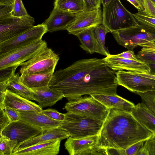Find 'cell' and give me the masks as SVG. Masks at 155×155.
<instances>
[{
  "label": "cell",
  "instance_id": "836d02e7",
  "mask_svg": "<svg viewBox=\"0 0 155 155\" xmlns=\"http://www.w3.org/2000/svg\"><path fill=\"white\" fill-rule=\"evenodd\" d=\"M137 59L146 63H155V53L152 51L141 50L136 55Z\"/></svg>",
  "mask_w": 155,
  "mask_h": 155
},
{
  "label": "cell",
  "instance_id": "8fae6325",
  "mask_svg": "<svg viewBox=\"0 0 155 155\" xmlns=\"http://www.w3.org/2000/svg\"><path fill=\"white\" fill-rule=\"evenodd\" d=\"M34 18L29 15L22 17L12 16L0 19V43L9 40L34 26Z\"/></svg>",
  "mask_w": 155,
  "mask_h": 155
},
{
  "label": "cell",
  "instance_id": "7bdbcfd3",
  "mask_svg": "<svg viewBox=\"0 0 155 155\" xmlns=\"http://www.w3.org/2000/svg\"><path fill=\"white\" fill-rule=\"evenodd\" d=\"M133 5L139 11H143L144 7L142 0H127Z\"/></svg>",
  "mask_w": 155,
  "mask_h": 155
},
{
  "label": "cell",
  "instance_id": "7a4b0ae2",
  "mask_svg": "<svg viewBox=\"0 0 155 155\" xmlns=\"http://www.w3.org/2000/svg\"><path fill=\"white\" fill-rule=\"evenodd\" d=\"M98 135V148L125 150L137 142L146 141L153 134L131 113L113 108L110 109Z\"/></svg>",
  "mask_w": 155,
  "mask_h": 155
},
{
  "label": "cell",
  "instance_id": "6da1fadb",
  "mask_svg": "<svg viewBox=\"0 0 155 155\" xmlns=\"http://www.w3.org/2000/svg\"><path fill=\"white\" fill-rule=\"evenodd\" d=\"M116 72L103 59H80L54 73L49 86L62 92L68 101L85 95L116 94Z\"/></svg>",
  "mask_w": 155,
  "mask_h": 155
},
{
  "label": "cell",
  "instance_id": "f6af8a7d",
  "mask_svg": "<svg viewBox=\"0 0 155 155\" xmlns=\"http://www.w3.org/2000/svg\"><path fill=\"white\" fill-rule=\"evenodd\" d=\"M140 46L143 48L155 47V40L153 41L141 45Z\"/></svg>",
  "mask_w": 155,
  "mask_h": 155
},
{
  "label": "cell",
  "instance_id": "4dcf8cb0",
  "mask_svg": "<svg viewBox=\"0 0 155 155\" xmlns=\"http://www.w3.org/2000/svg\"><path fill=\"white\" fill-rule=\"evenodd\" d=\"M11 15L12 16L17 17H22L29 15L22 0H14Z\"/></svg>",
  "mask_w": 155,
  "mask_h": 155
},
{
  "label": "cell",
  "instance_id": "f546056e",
  "mask_svg": "<svg viewBox=\"0 0 155 155\" xmlns=\"http://www.w3.org/2000/svg\"><path fill=\"white\" fill-rule=\"evenodd\" d=\"M141 97L142 101L155 115V91H151L144 93H135Z\"/></svg>",
  "mask_w": 155,
  "mask_h": 155
},
{
  "label": "cell",
  "instance_id": "52a82bcc",
  "mask_svg": "<svg viewBox=\"0 0 155 155\" xmlns=\"http://www.w3.org/2000/svg\"><path fill=\"white\" fill-rule=\"evenodd\" d=\"M89 96L68 101L64 109L68 112L89 117L104 122L110 109Z\"/></svg>",
  "mask_w": 155,
  "mask_h": 155
},
{
  "label": "cell",
  "instance_id": "d4e9b609",
  "mask_svg": "<svg viewBox=\"0 0 155 155\" xmlns=\"http://www.w3.org/2000/svg\"><path fill=\"white\" fill-rule=\"evenodd\" d=\"M8 88L27 99L35 100L33 90L21 82L18 73H15L10 77L8 81Z\"/></svg>",
  "mask_w": 155,
  "mask_h": 155
},
{
  "label": "cell",
  "instance_id": "ba28073f",
  "mask_svg": "<svg viewBox=\"0 0 155 155\" xmlns=\"http://www.w3.org/2000/svg\"><path fill=\"white\" fill-rule=\"evenodd\" d=\"M46 47L47 42L41 39L0 56V70L20 66Z\"/></svg>",
  "mask_w": 155,
  "mask_h": 155
},
{
  "label": "cell",
  "instance_id": "d590c367",
  "mask_svg": "<svg viewBox=\"0 0 155 155\" xmlns=\"http://www.w3.org/2000/svg\"><path fill=\"white\" fill-rule=\"evenodd\" d=\"M145 141H139L126 149L124 150L125 155H139Z\"/></svg>",
  "mask_w": 155,
  "mask_h": 155
},
{
  "label": "cell",
  "instance_id": "44dd1931",
  "mask_svg": "<svg viewBox=\"0 0 155 155\" xmlns=\"http://www.w3.org/2000/svg\"><path fill=\"white\" fill-rule=\"evenodd\" d=\"M108 109H116L131 113L135 105L116 94H95L90 95Z\"/></svg>",
  "mask_w": 155,
  "mask_h": 155
},
{
  "label": "cell",
  "instance_id": "f35d334b",
  "mask_svg": "<svg viewBox=\"0 0 155 155\" xmlns=\"http://www.w3.org/2000/svg\"><path fill=\"white\" fill-rule=\"evenodd\" d=\"M4 109L11 122L20 120L18 110L9 107H5Z\"/></svg>",
  "mask_w": 155,
  "mask_h": 155
},
{
  "label": "cell",
  "instance_id": "60d3db41",
  "mask_svg": "<svg viewBox=\"0 0 155 155\" xmlns=\"http://www.w3.org/2000/svg\"><path fill=\"white\" fill-rule=\"evenodd\" d=\"M86 10H95L101 8V0H84Z\"/></svg>",
  "mask_w": 155,
  "mask_h": 155
},
{
  "label": "cell",
  "instance_id": "b9f144b4",
  "mask_svg": "<svg viewBox=\"0 0 155 155\" xmlns=\"http://www.w3.org/2000/svg\"><path fill=\"white\" fill-rule=\"evenodd\" d=\"M113 55L114 56L117 57L134 60H138L137 58L136 55L132 50H128L118 54Z\"/></svg>",
  "mask_w": 155,
  "mask_h": 155
},
{
  "label": "cell",
  "instance_id": "d6a6232c",
  "mask_svg": "<svg viewBox=\"0 0 155 155\" xmlns=\"http://www.w3.org/2000/svg\"><path fill=\"white\" fill-rule=\"evenodd\" d=\"M133 15L138 23L155 27V18L149 16L143 11H138Z\"/></svg>",
  "mask_w": 155,
  "mask_h": 155
},
{
  "label": "cell",
  "instance_id": "c3c4849f",
  "mask_svg": "<svg viewBox=\"0 0 155 155\" xmlns=\"http://www.w3.org/2000/svg\"><path fill=\"white\" fill-rule=\"evenodd\" d=\"M152 1H153L155 3V0H152Z\"/></svg>",
  "mask_w": 155,
  "mask_h": 155
},
{
  "label": "cell",
  "instance_id": "4fadbf2b",
  "mask_svg": "<svg viewBox=\"0 0 155 155\" xmlns=\"http://www.w3.org/2000/svg\"><path fill=\"white\" fill-rule=\"evenodd\" d=\"M42 130L20 120L11 122L0 133V135L16 140L18 143L17 146L38 135Z\"/></svg>",
  "mask_w": 155,
  "mask_h": 155
},
{
  "label": "cell",
  "instance_id": "5bb4252c",
  "mask_svg": "<svg viewBox=\"0 0 155 155\" xmlns=\"http://www.w3.org/2000/svg\"><path fill=\"white\" fill-rule=\"evenodd\" d=\"M102 23V12L101 8L84 10L78 13L76 18L68 26L69 34L75 35L88 28Z\"/></svg>",
  "mask_w": 155,
  "mask_h": 155
},
{
  "label": "cell",
  "instance_id": "8992f818",
  "mask_svg": "<svg viewBox=\"0 0 155 155\" xmlns=\"http://www.w3.org/2000/svg\"><path fill=\"white\" fill-rule=\"evenodd\" d=\"M59 57L46 47L28 60L22 63L20 76L47 73H54Z\"/></svg>",
  "mask_w": 155,
  "mask_h": 155
},
{
  "label": "cell",
  "instance_id": "ab89813d",
  "mask_svg": "<svg viewBox=\"0 0 155 155\" xmlns=\"http://www.w3.org/2000/svg\"><path fill=\"white\" fill-rule=\"evenodd\" d=\"M10 120L4 109L0 110V133L11 123Z\"/></svg>",
  "mask_w": 155,
  "mask_h": 155
},
{
  "label": "cell",
  "instance_id": "484cf974",
  "mask_svg": "<svg viewBox=\"0 0 155 155\" xmlns=\"http://www.w3.org/2000/svg\"><path fill=\"white\" fill-rule=\"evenodd\" d=\"M76 36L80 40V46L83 50L91 54L96 53L97 44L93 27L84 30Z\"/></svg>",
  "mask_w": 155,
  "mask_h": 155
},
{
  "label": "cell",
  "instance_id": "277c9868",
  "mask_svg": "<svg viewBox=\"0 0 155 155\" xmlns=\"http://www.w3.org/2000/svg\"><path fill=\"white\" fill-rule=\"evenodd\" d=\"M112 33L117 43L128 50L155 40V27L138 22Z\"/></svg>",
  "mask_w": 155,
  "mask_h": 155
},
{
  "label": "cell",
  "instance_id": "30bf717a",
  "mask_svg": "<svg viewBox=\"0 0 155 155\" xmlns=\"http://www.w3.org/2000/svg\"><path fill=\"white\" fill-rule=\"evenodd\" d=\"M47 32V27L44 22L34 25L19 35L0 43V56L41 40Z\"/></svg>",
  "mask_w": 155,
  "mask_h": 155
},
{
  "label": "cell",
  "instance_id": "3957f363",
  "mask_svg": "<svg viewBox=\"0 0 155 155\" xmlns=\"http://www.w3.org/2000/svg\"><path fill=\"white\" fill-rule=\"evenodd\" d=\"M103 122L91 118L68 112L59 127L67 131L70 136L78 138L99 134Z\"/></svg>",
  "mask_w": 155,
  "mask_h": 155
},
{
  "label": "cell",
  "instance_id": "7c38bea8",
  "mask_svg": "<svg viewBox=\"0 0 155 155\" xmlns=\"http://www.w3.org/2000/svg\"><path fill=\"white\" fill-rule=\"evenodd\" d=\"M98 135L78 138L70 136L64 143L65 149L70 155H101L97 148Z\"/></svg>",
  "mask_w": 155,
  "mask_h": 155
},
{
  "label": "cell",
  "instance_id": "f1b7e54d",
  "mask_svg": "<svg viewBox=\"0 0 155 155\" xmlns=\"http://www.w3.org/2000/svg\"><path fill=\"white\" fill-rule=\"evenodd\" d=\"M0 136V155H12L15 148L18 144L17 142L5 136Z\"/></svg>",
  "mask_w": 155,
  "mask_h": 155
},
{
  "label": "cell",
  "instance_id": "603a6c76",
  "mask_svg": "<svg viewBox=\"0 0 155 155\" xmlns=\"http://www.w3.org/2000/svg\"><path fill=\"white\" fill-rule=\"evenodd\" d=\"M131 114L144 127L155 134V115L143 102L135 106Z\"/></svg>",
  "mask_w": 155,
  "mask_h": 155
},
{
  "label": "cell",
  "instance_id": "ffe728a7",
  "mask_svg": "<svg viewBox=\"0 0 155 155\" xmlns=\"http://www.w3.org/2000/svg\"><path fill=\"white\" fill-rule=\"evenodd\" d=\"M61 140H50L13 152L12 155H56L58 154Z\"/></svg>",
  "mask_w": 155,
  "mask_h": 155
},
{
  "label": "cell",
  "instance_id": "5b68a950",
  "mask_svg": "<svg viewBox=\"0 0 155 155\" xmlns=\"http://www.w3.org/2000/svg\"><path fill=\"white\" fill-rule=\"evenodd\" d=\"M137 23L133 14L124 7L120 0H112L103 8L102 24L110 32L112 33Z\"/></svg>",
  "mask_w": 155,
  "mask_h": 155
},
{
  "label": "cell",
  "instance_id": "e0dca14e",
  "mask_svg": "<svg viewBox=\"0 0 155 155\" xmlns=\"http://www.w3.org/2000/svg\"><path fill=\"white\" fill-rule=\"evenodd\" d=\"M77 14L54 8L50 16L44 23L49 32L66 30L68 26L76 18Z\"/></svg>",
  "mask_w": 155,
  "mask_h": 155
},
{
  "label": "cell",
  "instance_id": "8d00e7d4",
  "mask_svg": "<svg viewBox=\"0 0 155 155\" xmlns=\"http://www.w3.org/2000/svg\"><path fill=\"white\" fill-rule=\"evenodd\" d=\"M143 12L149 16L155 18V3L152 0H142Z\"/></svg>",
  "mask_w": 155,
  "mask_h": 155
},
{
  "label": "cell",
  "instance_id": "74e56055",
  "mask_svg": "<svg viewBox=\"0 0 155 155\" xmlns=\"http://www.w3.org/2000/svg\"><path fill=\"white\" fill-rule=\"evenodd\" d=\"M13 4H0V19L12 16Z\"/></svg>",
  "mask_w": 155,
  "mask_h": 155
},
{
  "label": "cell",
  "instance_id": "83f0119b",
  "mask_svg": "<svg viewBox=\"0 0 155 155\" xmlns=\"http://www.w3.org/2000/svg\"><path fill=\"white\" fill-rule=\"evenodd\" d=\"M97 44L96 53L106 56L110 54L105 45L106 35L110 32L108 29L102 23L93 27Z\"/></svg>",
  "mask_w": 155,
  "mask_h": 155
},
{
  "label": "cell",
  "instance_id": "bcb514c9",
  "mask_svg": "<svg viewBox=\"0 0 155 155\" xmlns=\"http://www.w3.org/2000/svg\"><path fill=\"white\" fill-rule=\"evenodd\" d=\"M14 0H0L1 4H13Z\"/></svg>",
  "mask_w": 155,
  "mask_h": 155
},
{
  "label": "cell",
  "instance_id": "9c48e42d",
  "mask_svg": "<svg viewBox=\"0 0 155 155\" xmlns=\"http://www.w3.org/2000/svg\"><path fill=\"white\" fill-rule=\"evenodd\" d=\"M116 79L119 85L135 93L155 91V78L147 77L130 71H116Z\"/></svg>",
  "mask_w": 155,
  "mask_h": 155
},
{
  "label": "cell",
  "instance_id": "cb8c5ba5",
  "mask_svg": "<svg viewBox=\"0 0 155 155\" xmlns=\"http://www.w3.org/2000/svg\"><path fill=\"white\" fill-rule=\"evenodd\" d=\"M54 73H47L20 76V78L25 85L33 90L49 86Z\"/></svg>",
  "mask_w": 155,
  "mask_h": 155
},
{
  "label": "cell",
  "instance_id": "9a60e30c",
  "mask_svg": "<svg viewBox=\"0 0 155 155\" xmlns=\"http://www.w3.org/2000/svg\"><path fill=\"white\" fill-rule=\"evenodd\" d=\"M103 59L107 65L114 71L127 70L143 74H148L150 71L147 64L138 60L117 57L110 54Z\"/></svg>",
  "mask_w": 155,
  "mask_h": 155
},
{
  "label": "cell",
  "instance_id": "4316f807",
  "mask_svg": "<svg viewBox=\"0 0 155 155\" xmlns=\"http://www.w3.org/2000/svg\"><path fill=\"white\" fill-rule=\"evenodd\" d=\"M54 8L74 14L86 10L84 0H55Z\"/></svg>",
  "mask_w": 155,
  "mask_h": 155
},
{
  "label": "cell",
  "instance_id": "7dc6e473",
  "mask_svg": "<svg viewBox=\"0 0 155 155\" xmlns=\"http://www.w3.org/2000/svg\"><path fill=\"white\" fill-rule=\"evenodd\" d=\"M103 7H106L112 0H101Z\"/></svg>",
  "mask_w": 155,
  "mask_h": 155
},
{
  "label": "cell",
  "instance_id": "d6986e66",
  "mask_svg": "<svg viewBox=\"0 0 155 155\" xmlns=\"http://www.w3.org/2000/svg\"><path fill=\"white\" fill-rule=\"evenodd\" d=\"M6 107L22 111L34 110L40 112L42 110V108L39 105L21 96L8 88L5 93L3 109Z\"/></svg>",
  "mask_w": 155,
  "mask_h": 155
},
{
  "label": "cell",
  "instance_id": "ee69618b",
  "mask_svg": "<svg viewBox=\"0 0 155 155\" xmlns=\"http://www.w3.org/2000/svg\"><path fill=\"white\" fill-rule=\"evenodd\" d=\"M146 63L148 64L150 68V72L147 74L155 76V63L152 62H148Z\"/></svg>",
  "mask_w": 155,
  "mask_h": 155
},
{
  "label": "cell",
  "instance_id": "ac0fdd59",
  "mask_svg": "<svg viewBox=\"0 0 155 155\" xmlns=\"http://www.w3.org/2000/svg\"><path fill=\"white\" fill-rule=\"evenodd\" d=\"M18 111L20 120L42 130L57 128L61 125L62 122L52 120L41 112Z\"/></svg>",
  "mask_w": 155,
  "mask_h": 155
},
{
  "label": "cell",
  "instance_id": "2e32d148",
  "mask_svg": "<svg viewBox=\"0 0 155 155\" xmlns=\"http://www.w3.org/2000/svg\"><path fill=\"white\" fill-rule=\"evenodd\" d=\"M70 136L67 131L60 127L43 130L38 135L16 146L13 153L38 143L55 140H62Z\"/></svg>",
  "mask_w": 155,
  "mask_h": 155
},
{
  "label": "cell",
  "instance_id": "7402d4cb",
  "mask_svg": "<svg viewBox=\"0 0 155 155\" xmlns=\"http://www.w3.org/2000/svg\"><path fill=\"white\" fill-rule=\"evenodd\" d=\"M32 90L34 93L35 101H37L42 108L51 107L64 97L62 92L51 88L49 86Z\"/></svg>",
  "mask_w": 155,
  "mask_h": 155
},
{
  "label": "cell",
  "instance_id": "e575fe53",
  "mask_svg": "<svg viewBox=\"0 0 155 155\" xmlns=\"http://www.w3.org/2000/svg\"><path fill=\"white\" fill-rule=\"evenodd\" d=\"M41 113L49 118L55 120L62 122L65 117V114L59 112L54 109H48L42 110Z\"/></svg>",
  "mask_w": 155,
  "mask_h": 155
},
{
  "label": "cell",
  "instance_id": "1f68e13d",
  "mask_svg": "<svg viewBox=\"0 0 155 155\" xmlns=\"http://www.w3.org/2000/svg\"><path fill=\"white\" fill-rule=\"evenodd\" d=\"M155 155V134L144 143L139 155Z\"/></svg>",
  "mask_w": 155,
  "mask_h": 155
}]
</instances>
